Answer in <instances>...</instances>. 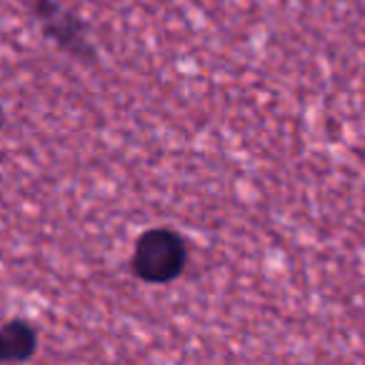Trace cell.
Masks as SVG:
<instances>
[{"label":"cell","instance_id":"cell-1","mask_svg":"<svg viewBox=\"0 0 365 365\" xmlns=\"http://www.w3.org/2000/svg\"><path fill=\"white\" fill-rule=\"evenodd\" d=\"M185 260H188V250L180 235L168 228H155L138 238L133 270L145 283H170L182 273Z\"/></svg>","mask_w":365,"mask_h":365},{"label":"cell","instance_id":"cell-2","mask_svg":"<svg viewBox=\"0 0 365 365\" xmlns=\"http://www.w3.org/2000/svg\"><path fill=\"white\" fill-rule=\"evenodd\" d=\"M36 330L21 320H11L0 328V363L6 360H26L36 353Z\"/></svg>","mask_w":365,"mask_h":365}]
</instances>
